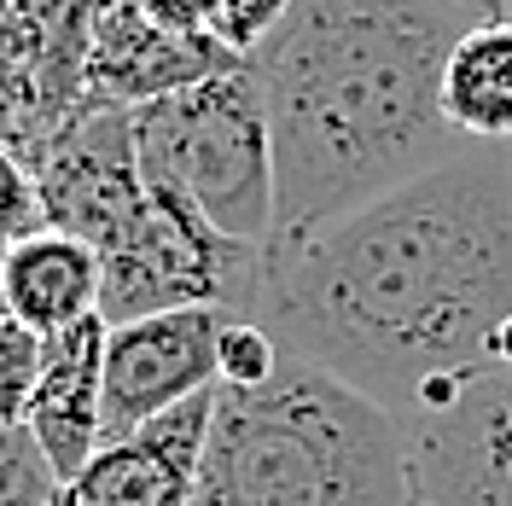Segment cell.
Masks as SVG:
<instances>
[{"label": "cell", "mask_w": 512, "mask_h": 506, "mask_svg": "<svg viewBox=\"0 0 512 506\" xmlns=\"http://www.w3.org/2000/svg\"><path fill=\"white\" fill-rule=\"evenodd\" d=\"M291 6H297V0H216V24H210V35L222 41L233 59H251L256 47L286 24Z\"/></svg>", "instance_id": "cell-18"}, {"label": "cell", "mask_w": 512, "mask_h": 506, "mask_svg": "<svg viewBox=\"0 0 512 506\" xmlns=\"http://www.w3.org/2000/svg\"><path fill=\"white\" fill-rule=\"evenodd\" d=\"M443 123L466 146H512V24L478 18L443 64Z\"/></svg>", "instance_id": "cell-13"}, {"label": "cell", "mask_w": 512, "mask_h": 506, "mask_svg": "<svg viewBox=\"0 0 512 506\" xmlns=\"http://www.w3.org/2000/svg\"><path fill=\"white\" fill-rule=\"evenodd\" d=\"M408 506H512V373L489 367L402 425Z\"/></svg>", "instance_id": "cell-6"}, {"label": "cell", "mask_w": 512, "mask_h": 506, "mask_svg": "<svg viewBox=\"0 0 512 506\" xmlns=\"http://www.w3.org/2000/svg\"><path fill=\"white\" fill-rule=\"evenodd\" d=\"M478 24L466 0H297L251 76L274 146V239L338 222L448 163L443 64Z\"/></svg>", "instance_id": "cell-2"}, {"label": "cell", "mask_w": 512, "mask_h": 506, "mask_svg": "<svg viewBox=\"0 0 512 506\" xmlns=\"http://www.w3.org/2000/svg\"><path fill=\"white\" fill-rule=\"evenodd\" d=\"M53 506H70V501H64V495H53Z\"/></svg>", "instance_id": "cell-22"}, {"label": "cell", "mask_w": 512, "mask_h": 506, "mask_svg": "<svg viewBox=\"0 0 512 506\" xmlns=\"http://www.w3.org/2000/svg\"><path fill=\"white\" fill-rule=\"evenodd\" d=\"M0 315H6V303H0Z\"/></svg>", "instance_id": "cell-24"}, {"label": "cell", "mask_w": 512, "mask_h": 506, "mask_svg": "<svg viewBox=\"0 0 512 506\" xmlns=\"http://www.w3.org/2000/svg\"><path fill=\"white\" fill-rule=\"evenodd\" d=\"M41 227H47V216H41V192H35L30 163L12 146H0V251H12L18 239H30Z\"/></svg>", "instance_id": "cell-17"}, {"label": "cell", "mask_w": 512, "mask_h": 506, "mask_svg": "<svg viewBox=\"0 0 512 506\" xmlns=\"http://www.w3.org/2000/svg\"><path fill=\"white\" fill-rule=\"evenodd\" d=\"M507 163H512V146H507Z\"/></svg>", "instance_id": "cell-23"}, {"label": "cell", "mask_w": 512, "mask_h": 506, "mask_svg": "<svg viewBox=\"0 0 512 506\" xmlns=\"http://www.w3.org/2000/svg\"><path fill=\"white\" fill-rule=\"evenodd\" d=\"M0 303L35 338H53L76 320L99 315V256L94 245L70 239L59 227H41L0 251Z\"/></svg>", "instance_id": "cell-12"}, {"label": "cell", "mask_w": 512, "mask_h": 506, "mask_svg": "<svg viewBox=\"0 0 512 506\" xmlns=\"http://www.w3.org/2000/svg\"><path fill=\"white\" fill-rule=\"evenodd\" d=\"M210 396L216 390L99 443L94 460L59 495L70 506H192L204 431H210Z\"/></svg>", "instance_id": "cell-10"}, {"label": "cell", "mask_w": 512, "mask_h": 506, "mask_svg": "<svg viewBox=\"0 0 512 506\" xmlns=\"http://www.w3.org/2000/svg\"><path fill=\"white\" fill-rule=\"evenodd\" d=\"M35 373H41V338L12 315H0V425H24Z\"/></svg>", "instance_id": "cell-16"}, {"label": "cell", "mask_w": 512, "mask_h": 506, "mask_svg": "<svg viewBox=\"0 0 512 506\" xmlns=\"http://www.w3.org/2000/svg\"><path fill=\"white\" fill-rule=\"evenodd\" d=\"M59 477L47 472L41 448L24 425H0V506H53Z\"/></svg>", "instance_id": "cell-15"}, {"label": "cell", "mask_w": 512, "mask_h": 506, "mask_svg": "<svg viewBox=\"0 0 512 506\" xmlns=\"http://www.w3.org/2000/svg\"><path fill=\"white\" fill-rule=\"evenodd\" d=\"M134 163L146 181L175 187L239 245H268L274 233V146L251 64L216 70L181 94L128 111Z\"/></svg>", "instance_id": "cell-4"}, {"label": "cell", "mask_w": 512, "mask_h": 506, "mask_svg": "<svg viewBox=\"0 0 512 506\" xmlns=\"http://www.w3.org/2000/svg\"><path fill=\"white\" fill-rule=\"evenodd\" d=\"M262 251L227 239L175 187L146 181V210L99 251V315L105 326L169 309H251Z\"/></svg>", "instance_id": "cell-5"}, {"label": "cell", "mask_w": 512, "mask_h": 506, "mask_svg": "<svg viewBox=\"0 0 512 506\" xmlns=\"http://www.w3.org/2000/svg\"><path fill=\"white\" fill-rule=\"evenodd\" d=\"M466 6H472L478 18H501V0H466Z\"/></svg>", "instance_id": "cell-20"}, {"label": "cell", "mask_w": 512, "mask_h": 506, "mask_svg": "<svg viewBox=\"0 0 512 506\" xmlns=\"http://www.w3.org/2000/svg\"><path fill=\"white\" fill-rule=\"evenodd\" d=\"M233 53H227L216 35H181L163 30L158 18H146L134 0H99L94 6V30H88V99L99 105H117V111H140L152 99H169L216 76V70H233Z\"/></svg>", "instance_id": "cell-9"}, {"label": "cell", "mask_w": 512, "mask_h": 506, "mask_svg": "<svg viewBox=\"0 0 512 506\" xmlns=\"http://www.w3.org/2000/svg\"><path fill=\"white\" fill-rule=\"evenodd\" d=\"M227 309H169V315L123 320L105 332V437L181 408L216 390V338Z\"/></svg>", "instance_id": "cell-8"}, {"label": "cell", "mask_w": 512, "mask_h": 506, "mask_svg": "<svg viewBox=\"0 0 512 506\" xmlns=\"http://www.w3.org/2000/svg\"><path fill=\"white\" fill-rule=\"evenodd\" d=\"M105 332V315H88L41 338V373L24 408V431L41 448L47 472L59 477V489L94 460L105 437Z\"/></svg>", "instance_id": "cell-11"}, {"label": "cell", "mask_w": 512, "mask_h": 506, "mask_svg": "<svg viewBox=\"0 0 512 506\" xmlns=\"http://www.w3.org/2000/svg\"><path fill=\"white\" fill-rule=\"evenodd\" d=\"M245 315L396 425L437 408L495 367L512 320L507 152L460 146L350 216L262 245Z\"/></svg>", "instance_id": "cell-1"}, {"label": "cell", "mask_w": 512, "mask_h": 506, "mask_svg": "<svg viewBox=\"0 0 512 506\" xmlns=\"http://www.w3.org/2000/svg\"><path fill=\"white\" fill-rule=\"evenodd\" d=\"M192 506H408V437L379 402L286 355L268 384H216Z\"/></svg>", "instance_id": "cell-3"}, {"label": "cell", "mask_w": 512, "mask_h": 506, "mask_svg": "<svg viewBox=\"0 0 512 506\" xmlns=\"http://www.w3.org/2000/svg\"><path fill=\"white\" fill-rule=\"evenodd\" d=\"M134 6L181 35H210V24H216V0H134Z\"/></svg>", "instance_id": "cell-19"}, {"label": "cell", "mask_w": 512, "mask_h": 506, "mask_svg": "<svg viewBox=\"0 0 512 506\" xmlns=\"http://www.w3.org/2000/svg\"><path fill=\"white\" fill-rule=\"evenodd\" d=\"M41 216L70 239L94 245V256L146 210V175L134 163L128 111L88 99L70 123L30 158Z\"/></svg>", "instance_id": "cell-7"}, {"label": "cell", "mask_w": 512, "mask_h": 506, "mask_svg": "<svg viewBox=\"0 0 512 506\" xmlns=\"http://www.w3.org/2000/svg\"><path fill=\"white\" fill-rule=\"evenodd\" d=\"M286 349L280 338L251 315H227L222 320V338H216V384L227 390H251V384H268L280 373Z\"/></svg>", "instance_id": "cell-14"}, {"label": "cell", "mask_w": 512, "mask_h": 506, "mask_svg": "<svg viewBox=\"0 0 512 506\" xmlns=\"http://www.w3.org/2000/svg\"><path fill=\"white\" fill-rule=\"evenodd\" d=\"M501 18H507V24H512V0H501Z\"/></svg>", "instance_id": "cell-21"}]
</instances>
